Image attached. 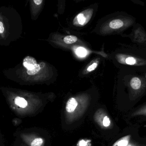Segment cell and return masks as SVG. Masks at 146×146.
<instances>
[{"mask_svg": "<svg viewBox=\"0 0 146 146\" xmlns=\"http://www.w3.org/2000/svg\"><path fill=\"white\" fill-rule=\"evenodd\" d=\"M78 106V102L75 98H71L69 99L66 103V111L68 112L71 113L74 111Z\"/></svg>", "mask_w": 146, "mask_h": 146, "instance_id": "5b68a950", "label": "cell"}, {"mask_svg": "<svg viewBox=\"0 0 146 146\" xmlns=\"http://www.w3.org/2000/svg\"><path fill=\"white\" fill-rule=\"evenodd\" d=\"M76 54L79 57H85L87 54V51L85 48L82 47L78 48L76 51Z\"/></svg>", "mask_w": 146, "mask_h": 146, "instance_id": "30bf717a", "label": "cell"}, {"mask_svg": "<svg viewBox=\"0 0 146 146\" xmlns=\"http://www.w3.org/2000/svg\"><path fill=\"white\" fill-rule=\"evenodd\" d=\"M4 30L5 29H4V26H3V23L1 22H0V33L1 34L4 33Z\"/></svg>", "mask_w": 146, "mask_h": 146, "instance_id": "9a60e30c", "label": "cell"}, {"mask_svg": "<svg viewBox=\"0 0 146 146\" xmlns=\"http://www.w3.org/2000/svg\"><path fill=\"white\" fill-rule=\"evenodd\" d=\"M43 142V140L41 138H36L31 143V146H40Z\"/></svg>", "mask_w": 146, "mask_h": 146, "instance_id": "7c38bea8", "label": "cell"}, {"mask_svg": "<svg viewBox=\"0 0 146 146\" xmlns=\"http://www.w3.org/2000/svg\"><path fill=\"white\" fill-rule=\"evenodd\" d=\"M136 23L133 16L124 12H116L102 19L99 26V33L103 36L121 35Z\"/></svg>", "mask_w": 146, "mask_h": 146, "instance_id": "7a4b0ae2", "label": "cell"}, {"mask_svg": "<svg viewBox=\"0 0 146 146\" xmlns=\"http://www.w3.org/2000/svg\"><path fill=\"white\" fill-rule=\"evenodd\" d=\"M15 103L17 106H19L22 108H25L28 105L27 101L24 99L20 97H17L15 98Z\"/></svg>", "mask_w": 146, "mask_h": 146, "instance_id": "8992f818", "label": "cell"}, {"mask_svg": "<svg viewBox=\"0 0 146 146\" xmlns=\"http://www.w3.org/2000/svg\"><path fill=\"white\" fill-rule=\"evenodd\" d=\"M108 58L118 69L128 68L146 73V48L137 45H122Z\"/></svg>", "mask_w": 146, "mask_h": 146, "instance_id": "6da1fadb", "label": "cell"}, {"mask_svg": "<svg viewBox=\"0 0 146 146\" xmlns=\"http://www.w3.org/2000/svg\"><path fill=\"white\" fill-rule=\"evenodd\" d=\"M121 36L129 38L135 45L146 48V31L140 24L136 23L134 25L129 34H123Z\"/></svg>", "mask_w": 146, "mask_h": 146, "instance_id": "3957f363", "label": "cell"}, {"mask_svg": "<svg viewBox=\"0 0 146 146\" xmlns=\"http://www.w3.org/2000/svg\"><path fill=\"white\" fill-rule=\"evenodd\" d=\"M99 62H100V60H96L93 64H91L90 66H88V69H87V71H88V72H91L94 70L96 69L97 67H98Z\"/></svg>", "mask_w": 146, "mask_h": 146, "instance_id": "8fae6325", "label": "cell"}, {"mask_svg": "<svg viewBox=\"0 0 146 146\" xmlns=\"http://www.w3.org/2000/svg\"><path fill=\"white\" fill-rule=\"evenodd\" d=\"M37 64L36 60L33 57L27 56L24 59L23 66L27 70H31Z\"/></svg>", "mask_w": 146, "mask_h": 146, "instance_id": "277c9868", "label": "cell"}, {"mask_svg": "<svg viewBox=\"0 0 146 146\" xmlns=\"http://www.w3.org/2000/svg\"><path fill=\"white\" fill-rule=\"evenodd\" d=\"M127 144L128 141L126 140H123L119 142L118 146H126Z\"/></svg>", "mask_w": 146, "mask_h": 146, "instance_id": "5bb4252c", "label": "cell"}, {"mask_svg": "<svg viewBox=\"0 0 146 146\" xmlns=\"http://www.w3.org/2000/svg\"><path fill=\"white\" fill-rule=\"evenodd\" d=\"M40 65L37 64L31 70H27V73L30 76L35 75L37 74L40 71Z\"/></svg>", "mask_w": 146, "mask_h": 146, "instance_id": "ba28073f", "label": "cell"}, {"mask_svg": "<svg viewBox=\"0 0 146 146\" xmlns=\"http://www.w3.org/2000/svg\"><path fill=\"white\" fill-rule=\"evenodd\" d=\"M77 19L78 21L79 24L82 25L86 23L87 21V18H86L84 14L82 13H80L77 16Z\"/></svg>", "mask_w": 146, "mask_h": 146, "instance_id": "9c48e42d", "label": "cell"}, {"mask_svg": "<svg viewBox=\"0 0 146 146\" xmlns=\"http://www.w3.org/2000/svg\"><path fill=\"white\" fill-rule=\"evenodd\" d=\"M34 2L36 5H40L42 3V0H34Z\"/></svg>", "mask_w": 146, "mask_h": 146, "instance_id": "2e32d148", "label": "cell"}, {"mask_svg": "<svg viewBox=\"0 0 146 146\" xmlns=\"http://www.w3.org/2000/svg\"><path fill=\"white\" fill-rule=\"evenodd\" d=\"M103 125L105 127H108L109 125H111V120H110V119L107 116H106L104 117V119L103 120Z\"/></svg>", "mask_w": 146, "mask_h": 146, "instance_id": "4fadbf2b", "label": "cell"}, {"mask_svg": "<svg viewBox=\"0 0 146 146\" xmlns=\"http://www.w3.org/2000/svg\"><path fill=\"white\" fill-rule=\"evenodd\" d=\"M77 40L76 36H67L64 38V41L66 43L68 44H72Z\"/></svg>", "mask_w": 146, "mask_h": 146, "instance_id": "52a82bcc", "label": "cell"}]
</instances>
